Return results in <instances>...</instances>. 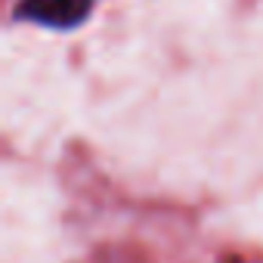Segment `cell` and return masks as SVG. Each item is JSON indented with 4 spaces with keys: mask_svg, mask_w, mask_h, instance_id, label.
<instances>
[{
    "mask_svg": "<svg viewBox=\"0 0 263 263\" xmlns=\"http://www.w3.org/2000/svg\"><path fill=\"white\" fill-rule=\"evenodd\" d=\"M93 0H19V19L47 28H74L87 19Z\"/></svg>",
    "mask_w": 263,
    "mask_h": 263,
    "instance_id": "6da1fadb",
    "label": "cell"
}]
</instances>
